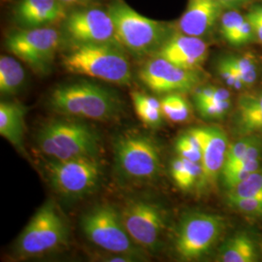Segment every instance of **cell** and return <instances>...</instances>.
<instances>
[{
    "label": "cell",
    "instance_id": "ffe728a7",
    "mask_svg": "<svg viewBox=\"0 0 262 262\" xmlns=\"http://www.w3.org/2000/svg\"><path fill=\"white\" fill-rule=\"evenodd\" d=\"M26 81V72L19 61L8 56L0 57V94L4 96L18 94Z\"/></svg>",
    "mask_w": 262,
    "mask_h": 262
},
{
    "label": "cell",
    "instance_id": "9c48e42d",
    "mask_svg": "<svg viewBox=\"0 0 262 262\" xmlns=\"http://www.w3.org/2000/svg\"><path fill=\"white\" fill-rule=\"evenodd\" d=\"M60 40L56 28H21L7 37L6 48L34 71L44 74L51 68Z\"/></svg>",
    "mask_w": 262,
    "mask_h": 262
},
{
    "label": "cell",
    "instance_id": "277c9868",
    "mask_svg": "<svg viewBox=\"0 0 262 262\" xmlns=\"http://www.w3.org/2000/svg\"><path fill=\"white\" fill-rule=\"evenodd\" d=\"M38 148L51 159L66 160L96 157L99 139L85 123L74 121H54L38 131Z\"/></svg>",
    "mask_w": 262,
    "mask_h": 262
},
{
    "label": "cell",
    "instance_id": "cb8c5ba5",
    "mask_svg": "<svg viewBox=\"0 0 262 262\" xmlns=\"http://www.w3.org/2000/svg\"><path fill=\"white\" fill-rule=\"evenodd\" d=\"M163 116L173 122H183L189 117V105L187 99L180 94H169L161 99Z\"/></svg>",
    "mask_w": 262,
    "mask_h": 262
},
{
    "label": "cell",
    "instance_id": "1f68e13d",
    "mask_svg": "<svg viewBox=\"0 0 262 262\" xmlns=\"http://www.w3.org/2000/svg\"><path fill=\"white\" fill-rule=\"evenodd\" d=\"M257 136L258 135H255V134L246 135L240 140L235 142L234 144L229 146L227 152H226V159H225V163L230 162L232 160L241 158L244 154L247 151V150L249 149V147L257 138Z\"/></svg>",
    "mask_w": 262,
    "mask_h": 262
},
{
    "label": "cell",
    "instance_id": "44dd1931",
    "mask_svg": "<svg viewBox=\"0 0 262 262\" xmlns=\"http://www.w3.org/2000/svg\"><path fill=\"white\" fill-rule=\"evenodd\" d=\"M257 253L253 241L245 233L228 239L221 250V260L224 262H253Z\"/></svg>",
    "mask_w": 262,
    "mask_h": 262
},
{
    "label": "cell",
    "instance_id": "4fadbf2b",
    "mask_svg": "<svg viewBox=\"0 0 262 262\" xmlns=\"http://www.w3.org/2000/svg\"><path fill=\"white\" fill-rule=\"evenodd\" d=\"M64 30L74 45L116 43L115 27L107 10L89 8L74 11L67 15Z\"/></svg>",
    "mask_w": 262,
    "mask_h": 262
},
{
    "label": "cell",
    "instance_id": "4316f807",
    "mask_svg": "<svg viewBox=\"0 0 262 262\" xmlns=\"http://www.w3.org/2000/svg\"><path fill=\"white\" fill-rule=\"evenodd\" d=\"M197 110L200 115L209 120L223 119L230 109L229 100H215V99H203L195 100Z\"/></svg>",
    "mask_w": 262,
    "mask_h": 262
},
{
    "label": "cell",
    "instance_id": "f35d334b",
    "mask_svg": "<svg viewBox=\"0 0 262 262\" xmlns=\"http://www.w3.org/2000/svg\"><path fill=\"white\" fill-rule=\"evenodd\" d=\"M252 11L254 12L257 16H259L262 19V5H255L252 8Z\"/></svg>",
    "mask_w": 262,
    "mask_h": 262
},
{
    "label": "cell",
    "instance_id": "484cf974",
    "mask_svg": "<svg viewBox=\"0 0 262 262\" xmlns=\"http://www.w3.org/2000/svg\"><path fill=\"white\" fill-rule=\"evenodd\" d=\"M224 58L234 68L246 86L252 85L255 83L257 78V69L253 57L230 55L225 56Z\"/></svg>",
    "mask_w": 262,
    "mask_h": 262
},
{
    "label": "cell",
    "instance_id": "8fae6325",
    "mask_svg": "<svg viewBox=\"0 0 262 262\" xmlns=\"http://www.w3.org/2000/svg\"><path fill=\"white\" fill-rule=\"evenodd\" d=\"M122 224L131 240L141 249L155 250L165 229V215L151 201H129L121 212Z\"/></svg>",
    "mask_w": 262,
    "mask_h": 262
},
{
    "label": "cell",
    "instance_id": "f1b7e54d",
    "mask_svg": "<svg viewBox=\"0 0 262 262\" xmlns=\"http://www.w3.org/2000/svg\"><path fill=\"white\" fill-rule=\"evenodd\" d=\"M227 204L236 211L245 215L262 216V197L227 198Z\"/></svg>",
    "mask_w": 262,
    "mask_h": 262
},
{
    "label": "cell",
    "instance_id": "e0dca14e",
    "mask_svg": "<svg viewBox=\"0 0 262 262\" xmlns=\"http://www.w3.org/2000/svg\"><path fill=\"white\" fill-rule=\"evenodd\" d=\"M15 18L21 28L49 27L66 20V6L60 0H19Z\"/></svg>",
    "mask_w": 262,
    "mask_h": 262
},
{
    "label": "cell",
    "instance_id": "8d00e7d4",
    "mask_svg": "<svg viewBox=\"0 0 262 262\" xmlns=\"http://www.w3.org/2000/svg\"><path fill=\"white\" fill-rule=\"evenodd\" d=\"M225 9L235 10L247 5L252 0H219Z\"/></svg>",
    "mask_w": 262,
    "mask_h": 262
},
{
    "label": "cell",
    "instance_id": "d6986e66",
    "mask_svg": "<svg viewBox=\"0 0 262 262\" xmlns=\"http://www.w3.org/2000/svg\"><path fill=\"white\" fill-rule=\"evenodd\" d=\"M235 122L237 130L244 136L262 132V93L240 97Z\"/></svg>",
    "mask_w": 262,
    "mask_h": 262
},
{
    "label": "cell",
    "instance_id": "f546056e",
    "mask_svg": "<svg viewBox=\"0 0 262 262\" xmlns=\"http://www.w3.org/2000/svg\"><path fill=\"white\" fill-rule=\"evenodd\" d=\"M245 17L236 10H228L222 15L220 19V31L226 42H229L234 35Z\"/></svg>",
    "mask_w": 262,
    "mask_h": 262
},
{
    "label": "cell",
    "instance_id": "3957f363",
    "mask_svg": "<svg viewBox=\"0 0 262 262\" xmlns=\"http://www.w3.org/2000/svg\"><path fill=\"white\" fill-rule=\"evenodd\" d=\"M107 11L115 27L116 43L133 55L156 54L168 38L165 24L141 15L121 0L113 2Z\"/></svg>",
    "mask_w": 262,
    "mask_h": 262
},
{
    "label": "cell",
    "instance_id": "7a4b0ae2",
    "mask_svg": "<svg viewBox=\"0 0 262 262\" xmlns=\"http://www.w3.org/2000/svg\"><path fill=\"white\" fill-rule=\"evenodd\" d=\"M50 105L59 115L94 121L110 120L121 111V101L115 93L90 82L57 86L51 94Z\"/></svg>",
    "mask_w": 262,
    "mask_h": 262
},
{
    "label": "cell",
    "instance_id": "7c38bea8",
    "mask_svg": "<svg viewBox=\"0 0 262 262\" xmlns=\"http://www.w3.org/2000/svg\"><path fill=\"white\" fill-rule=\"evenodd\" d=\"M143 84L157 94L187 93L198 88L202 77L198 70H189L156 56L145 63L139 71Z\"/></svg>",
    "mask_w": 262,
    "mask_h": 262
},
{
    "label": "cell",
    "instance_id": "ab89813d",
    "mask_svg": "<svg viewBox=\"0 0 262 262\" xmlns=\"http://www.w3.org/2000/svg\"><path fill=\"white\" fill-rule=\"evenodd\" d=\"M91 1H93V0H80V5H83V4H86V3H90Z\"/></svg>",
    "mask_w": 262,
    "mask_h": 262
},
{
    "label": "cell",
    "instance_id": "4dcf8cb0",
    "mask_svg": "<svg viewBox=\"0 0 262 262\" xmlns=\"http://www.w3.org/2000/svg\"><path fill=\"white\" fill-rule=\"evenodd\" d=\"M217 72L220 76L225 80V83L229 86H232L236 90H241L246 84H244L240 76L236 72L234 68L230 66L224 57L220 59L217 62Z\"/></svg>",
    "mask_w": 262,
    "mask_h": 262
},
{
    "label": "cell",
    "instance_id": "2e32d148",
    "mask_svg": "<svg viewBox=\"0 0 262 262\" xmlns=\"http://www.w3.org/2000/svg\"><path fill=\"white\" fill-rule=\"evenodd\" d=\"M225 9L219 0H188L187 9L178 21L180 33L203 37L222 18Z\"/></svg>",
    "mask_w": 262,
    "mask_h": 262
},
{
    "label": "cell",
    "instance_id": "836d02e7",
    "mask_svg": "<svg viewBox=\"0 0 262 262\" xmlns=\"http://www.w3.org/2000/svg\"><path fill=\"white\" fill-rule=\"evenodd\" d=\"M203 99H215V100H229L230 93L222 88L208 85L204 88H198L194 93V100Z\"/></svg>",
    "mask_w": 262,
    "mask_h": 262
},
{
    "label": "cell",
    "instance_id": "52a82bcc",
    "mask_svg": "<svg viewBox=\"0 0 262 262\" xmlns=\"http://www.w3.org/2000/svg\"><path fill=\"white\" fill-rule=\"evenodd\" d=\"M84 236L106 252L135 256L139 249L122 224L121 213L110 205L94 207L81 220Z\"/></svg>",
    "mask_w": 262,
    "mask_h": 262
},
{
    "label": "cell",
    "instance_id": "6da1fadb",
    "mask_svg": "<svg viewBox=\"0 0 262 262\" xmlns=\"http://www.w3.org/2000/svg\"><path fill=\"white\" fill-rule=\"evenodd\" d=\"M117 43L75 44L63 56L62 66L68 72L116 84L132 81L130 63Z\"/></svg>",
    "mask_w": 262,
    "mask_h": 262
},
{
    "label": "cell",
    "instance_id": "30bf717a",
    "mask_svg": "<svg viewBox=\"0 0 262 262\" xmlns=\"http://www.w3.org/2000/svg\"><path fill=\"white\" fill-rule=\"evenodd\" d=\"M224 228V219L220 215L200 212L186 215L175 240L179 256L186 261L199 259L214 246Z\"/></svg>",
    "mask_w": 262,
    "mask_h": 262
},
{
    "label": "cell",
    "instance_id": "83f0119b",
    "mask_svg": "<svg viewBox=\"0 0 262 262\" xmlns=\"http://www.w3.org/2000/svg\"><path fill=\"white\" fill-rule=\"evenodd\" d=\"M176 150L181 158L201 163L202 154L200 145L196 138L189 132L179 137L176 141Z\"/></svg>",
    "mask_w": 262,
    "mask_h": 262
},
{
    "label": "cell",
    "instance_id": "ac0fdd59",
    "mask_svg": "<svg viewBox=\"0 0 262 262\" xmlns=\"http://www.w3.org/2000/svg\"><path fill=\"white\" fill-rule=\"evenodd\" d=\"M27 108L16 102L0 103V135L19 150H24Z\"/></svg>",
    "mask_w": 262,
    "mask_h": 262
},
{
    "label": "cell",
    "instance_id": "d590c367",
    "mask_svg": "<svg viewBox=\"0 0 262 262\" xmlns=\"http://www.w3.org/2000/svg\"><path fill=\"white\" fill-rule=\"evenodd\" d=\"M246 19H248L250 21V24L252 25L253 27V31H254V34H255V37L256 39L259 40V42L262 43V19L257 16L254 12H253L252 10L245 16Z\"/></svg>",
    "mask_w": 262,
    "mask_h": 262
},
{
    "label": "cell",
    "instance_id": "d4e9b609",
    "mask_svg": "<svg viewBox=\"0 0 262 262\" xmlns=\"http://www.w3.org/2000/svg\"><path fill=\"white\" fill-rule=\"evenodd\" d=\"M262 197V171L253 172L241 184L228 190L227 198Z\"/></svg>",
    "mask_w": 262,
    "mask_h": 262
},
{
    "label": "cell",
    "instance_id": "7402d4cb",
    "mask_svg": "<svg viewBox=\"0 0 262 262\" xmlns=\"http://www.w3.org/2000/svg\"><path fill=\"white\" fill-rule=\"evenodd\" d=\"M131 100L135 113L141 122L150 127H158L163 119L161 101L140 92H132Z\"/></svg>",
    "mask_w": 262,
    "mask_h": 262
},
{
    "label": "cell",
    "instance_id": "e575fe53",
    "mask_svg": "<svg viewBox=\"0 0 262 262\" xmlns=\"http://www.w3.org/2000/svg\"><path fill=\"white\" fill-rule=\"evenodd\" d=\"M252 173L249 172V171H238V172H235L232 173L228 176H225V177H222L223 178V183H224V186H225L228 190L233 188V187L238 186L239 184H241L242 182H244L246 179L248 178Z\"/></svg>",
    "mask_w": 262,
    "mask_h": 262
},
{
    "label": "cell",
    "instance_id": "603a6c76",
    "mask_svg": "<svg viewBox=\"0 0 262 262\" xmlns=\"http://www.w3.org/2000/svg\"><path fill=\"white\" fill-rule=\"evenodd\" d=\"M171 176L176 186L182 190H188L202 177L200 162L178 158L171 163Z\"/></svg>",
    "mask_w": 262,
    "mask_h": 262
},
{
    "label": "cell",
    "instance_id": "8992f818",
    "mask_svg": "<svg viewBox=\"0 0 262 262\" xmlns=\"http://www.w3.org/2000/svg\"><path fill=\"white\" fill-rule=\"evenodd\" d=\"M50 185L57 193L69 198H79L96 189L102 177V167L96 157L57 160L45 164Z\"/></svg>",
    "mask_w": 262,
    "mask_h": 262
},
{
    "label": "cell",
    "instance_id": "ba28073f",
    "mask_svg": "<svg viewBox=\"0 0 262 262\" xmlns=\"http://www.w3.org/2000/svg\"><path fill=\"white\" fill-rule=\"evenodd\" d=\"M114 157L120 175L128 181L148 182L159 175V149L148 136L128 134L120 137L115 143Z\"/></svg>",
    "mask_w": 262,
    "mask_h": 262
},
{
    "label": "cell",
    "instance_id": "5bb4252c",
    "mask_svg": "<svg viewBox=\"0 0 262 262\" xmlns=\"http://www.w3.org/2000/svg\"><path fill=\"white\" fill-rule=\"evenodd\" d=\"M188 132L198 141L202 154L201 166L203 184H213L221 175L225 165L228 140L225 131L216 126H203Z\"/></svg>",
    "mask_w": 262,
    "mask_h": 262
},
{
    "label": "cell",
    "instance_id": "5b68a950",
    "mask_svg": "<svg viewBox=\"0 0 262 262\" xmlns=\"http://www.w3.org/2000/svg\"><path fill=\"white\" fill-rule=\"evenodd\" d=\"M69 228L59 208L49 200L37 210L19 234L16 253L21 257H36L66 246Z\"/></svg>",
    "mask_w": 262,
    "mask_h": 262
},
{
    "label": "cell",
    "instance_id": "9a60e30c",
    "mask_svg": "<svg viewBox=\"0 0 262 262\" xmlns=\"http://www.w3.org/2000/svg\"><path fill=\"white\" fill-rule=\"evenodd\" d=\"M208 51V44L201 38L178 32L167 38L156 56L185 69L198 70L205 62Z\"/></svg>",
    "mask_w": 262,
    "mask_h": 262
},
{
    "label": "cell",
    "instance_id": "74e56055",
    "mask_svg": "<svg viewBox=\"0 0 262 262\" xmlns=\"http://www.w3.org/2000/svg\"><path fill=\"white\" fill-rule=\"evenodd\" d=\"M66 7L68 6H75V5H80V0H60Z\"/></svg>",
    "mask_w": 262,
    "mask_h": 262
},
{
    "label": "cell",
    "instance_id": "d6a6232c",
    "mask_svg": "<svg viewBox=\"0 0 262 262\" xmlns=\"http://www.w3.org/2000/svg\"><path fill=\"white\" fill-rule=\"evenodd\" d=\"M255 38L256 37H255L252 25L245 17L243 23L240 25V27L238 28L234 35L228 43L233 46H242L245 44H249L253 42Z\"/></svg>",
    "mask_w": 262,
    "mask_h": 262
}]
</instances>
